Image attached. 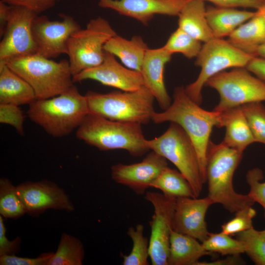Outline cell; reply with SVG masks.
Returning a JSON list of instances; mask_svg holds the SVG:
<instances>
[{
  "label": "cell",
  "instance_id": "obj_27",
  "mask_svg": "<svg viewBox=\"0 0 265 265\" xmlns=\"http://www.w3.org/2000/svg\"><path fill=\"white\" fill-rule=\"evenodd\" d=\"M151 187L160 190L163 194L172 198H196L190 184L184 176L168 166L153 181Z\"/></svg>",
  "mask_w": 265,
  "mask_h": 265
},
{
  "label": "cell",
  "instance_id": "obj_41",
  "mask_svg": "<svg viewBox=\"0 0 265 265\" xmlns=\"http://www.w3.org/2000/svg\"><path fill=\"white\" fill-rule=\"evenodd\" d=\"M208 1L216 6L222 7H244L258 9L265 3V0H203Z\"/></svg>",
  "mask_w": 265,
  "mask_h": 265
},
{
  "label": "cell",
  "instance_id": "obj_14",
  "mask_svg": "<svg viewBox=\"0 0 265 265\" xmlns=\"http://www.w3.org/2000/svg\"><path fill=\"white\" fill-rule=\"evenodd\" d=\"M26 213L38 215L48 209L74 210V206L64 190L48 180L26 181L16 186Z\"/></svg>",
  "mask_w": 265,
  "mask_h": 265
},
{
  "label": "cell",
  "instance_id": "obj_4",
  "mask_svg": "<svg viewBox=\"0 0 265 265\" xmlns=\"http://www.w3.org/2000/svg\"><path fill=\"white\" fill-rule=\"evenodd\" d=\"M141 125L89 113L77 129L76 136L100 150H124L132 157H139L150 150Z\"/></svg>",
  "mask_w": 265,
  "mask_h": 265
},
{
  "label": "cell",
  "instance_id": "obj_17",
  "mask_svg": "<svg viewBox=\"0 0 265 265\" xmlns=\"http://www.w3.org/2000/svg\"><path fill=\"white\" fill-rule=\"evenodd\" d=\"M212 205V202L207 196L200 199L177 198L173 217V230L203 242L210 234L205 217L209 208Z\"/></svg>",
  "mask_w": 265,
  "mask_h": 265
},
{
  "label": "cell",
  "instance_id": "obj_43",
  "mask_svg": "<svg viewBox=\"0 0 265 265\" xmlns=\"http://www.w3.org/2000/svg\"><path fill=\"white\" fill-rule=\"evenodd\" d=\"M244 262L239 255L229 256L225 259H219L212 262H198L196 265H242Z\"/></svg>",
  "mask_w": 265,
  "mask_h": 265
},
{
  "label": "cell",
  "instance_id": "obj_11",
  "mask_svg": "<svg viewBox=\"0 0 265 265\" xmlns=\"http://www.w3.org/2000/svg\"><path fill=\"white\" fill-rule=\"evenodd\" d=\"M145 198L154 208V213L149 222V254L151 263L153 265H168L176 199L153 191L146 192Z\"/></svg>",
  "mask_w": 265,
  "mask_h": 265
},
{
  "label": "cell",
  "instance_id": "obj_33",
  "mask_svg": "<svg viewBox=\"0 0 265 265\" xmlns=\"http://www.w3.org/2000/svg\"><path fill=\"white\" fill-rule=\"evenodd\" d=\"M244 253L257 265H265V238L253 227L237 234Z\"/></svg>",
  "mask_w": 265,
  "mask_h": 265
},
{
  "label": "cell",
  "instance_id": "obj_8",
  "mask_svg": "<svg viewBox=\"0 0 265 265\" xmlns=\"http://www.w3.org/2000/svg\"><path fill=\"white\" fill-rule=\"evenodd\" d=\"M254 56L239 50L223 38H213L204 43L195 62L201 68V71L196 80L185 87L187 94L200 105L202 88L211 77L227 68H245Z\"/></svg>",
  "mask_w": 265,
  "mask_h": 265
},
{
  "label": "cell",
  "instance_id": "obj_10",
  "mask_svg": "<svg viewBox=\"0 0 265 265\" xmlns=\"http://www.w3.org/2000/svg\"><path fill=\"white\" fill-rule=\"evenodd\" d=\"M206 85L216 90L220 100L213 110L222 112L230 109L265 101V83L245 68L222 71L211 77Z\"/></svg>",
  "mask_w": 265,
  "mask_h": 265
},
{
  "label": "cell",
  "instance_id": "obj_38",
  "mask_svg": "<svg viewBox=\"0 0 265 265\" xmlns=\"http://www.w3.org/2000/svg\"><path fill=\"white\" fill-rule=\"evenodd\" d=\"M53 252L42 253L36 258L20 257L14 255L0 256V265H47Z\"/></svg>",
  "mask_w": 265,
  "mask_h": 265
},
{
  "label": "cell",
  "instance_id": "obj_34",
  "mask_svg": "<svg viewBox=\"0 0 265 265\" xmlns=\"http://www.w3.org/2000/svg\"><path fill=\"white\" fill-rule=\"evenodd\" d=\"M255 142L265 145V106L261 102L241 106Z\"/></svg>",
  "mask_w": 265,
  "mask_h": 265
},
{
  "label": "cell",
  "instance_id": "obj_12",
  "mask_svg": "<svg viewBox=\"0 0 265 265\" xmlns=\"http://www.w3.org/2000/svg\"><path fill=\"white\" fill-rule=\"evenodd\" d=\"M37 15L27 8L11 5L0 42V63L12 58L36 53L32 25Z\"/></svg>",
  "mask_w": 265,
  "mask_h": 265
},
{
  "label": "cell",
  "instance_id": "obj_23",
  "mask_svg": "<svg viewBox=\"0 0 265 265\" xmlns=\"http://www.w3.org/2000/svg\"><path fill=\"white\" fill-rule=\"evenodd\" d=\"M149 49L139 35L133 36L128 40L117 34L109 39L104 47L105 52L118 58L124 66L139 72Z\"/></svg>",
  "mask_w": 265,
  "mask_h": 265
},
{
  "label": "cell",
  "instance_id": "obj_21",
  "mask_svg": "<svg viewBox=\"0 0 265 265\" xmlns=\"http://www.w3.org/2000/svg\"><path fill=\"white\" fill-rule=\"evenodd\" d=\"M265 2L255 15L237 28L228 41L239 50L256 56L258 48L265 43Z\"/></svg>",
  "mask_w": 265,
  "mask_h": 265
},
{
  "label": "cell",
  "instance_id": "obj_32",
  "mask_svg": "<svg viewBox=\"0 0 265 265\" xmlns=\"http://www.w3.org/2000/svg\"><path fill=\"white\" fill-rule=\"evenodd\" d=\"M202 244L208 252L219 253L222 255H239L244 253L241 242L232 238L222 232L219 233H211Z\"/></svg>",
  "mask_w": 265,
  "mask_h": 265
},
{
  "label": "cell",
  "instance_id": "obj_13",
  "mask_svg": "<svg viewBox=\"0 0 265 265\" xmlns=\"http://www.w3.org/2000/svg\"><path fill=\"white\" fill-rule=\"evenodd\" d=\"M61 20L52 21L45 15H37L32 25L36 53L48 58H56L68 53V43L71 35L81 29L72 16L60 13Z\"/></svg>",
  "mask_w": 265,
  "mask_h": 265
},
{
  "label": "cell",
  "instance_id": "obj_5",
  "mask_svg": "<svg viewBox=\"0 0 265 265\" xmlns=\"http://www.w3.org/2000/svg\"><path fill=\"white\" fill-rule=\"evenodd\" d=\"M24 79L33 88L36 99L52 98L73 84L69 60L58 62L37 53L12 58L3 63Z\"/></svg>",
  "mask_w": 265,
  "mask_h": 265
},
{
  "label": "cell",
  "instance_id": "obj_25",
  "mask_svg": "<svg viewBox=\"0 0 265 265\" xmlns=\"http://www.w3.org/2000/svg\"><path fill=\"white\" fill-rule=\"evenodd\" d=\"M256 13V11L239 10L234 7L209 6L206 7V18L213 37L229 36L237 28Z\"/></svg>",
  "mask_w": 265,
  "mask_h": 265
},
{
  "label": "cell",
  "instance_id": "obj_2",
  "mask_svg": "<svg viewBox=\"0 0 265 265\" xmlns=\"http://www.w3.org/2000/svg\"><path fill=\"white\" fill-rule=\"evenodd\" d=\"M242 156L243 152L229 147L222 142L219 144L209 142L206 168L207 197L213 204H219L231 213L255 204L247 194L238 193L233 187L234 174Z\"/></svg>",
  "mask_w": 265,
  "mask_h": 265
},
{
  "label": "cell",
  "instance_id": "obj_20",
  "mask_svg": "<svg viewBox=\"0 0 265 265\" xmlns=\"http://www.w3.org/2000/svg\"><path fill=\"white\" fill-rule=\"evenodd\" d=\"M220 113L218 128L225 127L226 129L222 142L229 147L243 153L249 145L255 141L241 106Z\"/></svg>",
  "mask_w": 265,
  "mask_h": 265
},
{
  "label": "cell",
  "instance_id": "obj_19",
  "mask_svg": "<svg viewBox=\"0 0 265 265\" xmlns=\"http://www.w3.org/2000/svg\"><path fill=\"white\" fill-rule=\"evenodd\" d=\"M172 55L163 46L149 48L145 54L140 71L144 86L150 90L163 110L172 103L164 80L165 66L170 61Z\"/></svg>",
  "mask_w": 265,
  "mask_h": 265
},
{
  "label": "cell",
  "instance_id": "obj_3",
  "mask_svg": "<svg viewBox=\"0 0 265 265\" xmlns=\"http://www.w3.org/2000/svg\"><path fill=\"white\" fill-rule=\"evenodd\" d=\"M27 114L48 134L58 138L77 129L89 114V108L85 95L73 85L57 96L36 99L29 105Z\"/></svg>",
  "mask_w": 265,
  "mask_h": 265
},
{
  "label": "cell",
  "instance_id": "obj_24",
  "mask_svg": "<svg viewBox=\"0 0 265 265\" xmlns=\"http://www.w3.org/2000/svg\"><path fill=\"white\" fill-rule=\"evenodd\" d=\"M178 27L193 38L206 43L214 38L206 18L203 0H188L178 16Z\"/></svg>",
  "mask_w": 265,
  "mask_h": 265
},
{
  "label": "cell",
  "instance_id": "obj_7",
  "mask_svg": "<svg viewBox=\"0 0 265 265\" xmlns=\"http://www.w3.org/2000/svg\"><path fill=\"white\" fill-rule=\"evenodd\" d=\"M150 150L159 154L176 166L190 184L195 197L200 195L204 184L198 156L194 145L184 130L170 122L161 135L146 139Z\"/></svg>",
  "mask_w": 265,
  "mask_h": 265
},
{
  "label": "cell",
  "instance_id": "obj_31",
  "mask_svg": "<svg viewBox=\"0 0 265 265\" xmlns=\"http://www.w3.org/2000/svg\"><path fill=\"white\" fill-rule=\"evenodd\" d=\"M201 43L178 27L171 34L163 47L172 54L181 53L191 59L196 57L199 54L202 47Z\"/></svg>",
  "mask_w": 265,
  "mask_h": 265
},
{
  "label": "cell",
  "instance_id": "obj_44",
  "mask_svg": "<svg viewBox=\"0 0 265 265\" xmlns=\"http://www.w3.org/2000/svg\"><path fill=\"white\" fill-rule=\"evenodd\" d=\"M10 7V5L0 0V35L1 37L5 29Z\"/></svg>",
  "mask_w": 265,
  "mask_h": 265
},
{
  "label": "cell",
  "instance_id": "obj_15",
  "mask_svg": "<svg viewBox=\"0 0 265 265\" xmlns=\"http://www.w3.org/2000/svg\"><path fill=\"white\" fill-rule=\"evenodd\" d=\"M167 166L165 158L152 151L140 162L113 165L111 177L115 183L129 187L137 195H142Z\"/></svg>",
  "mask_w": 265,
  "mask_h": 265
},
{
  "label": "cell",
  "instance_id": "obj_22",
  "mask_svg": "<svg viewBox=\"0 0 265 265\" xmlns=\"http://www.w3.org/2000/svg\"><path fill=\"white\" fill-rule=\"evenodd\" d=\"M36 100L31 86L6 64L0 63V104L19 106Z\"/></svg>",
  "mask_w": 265,
  "mask_h": 265
},
{
  "label": "cell",
  "instance_id": "obj_1",
  "mask_svg": "<svg viewBox=\"0 0 265 265\" xmlns=\"http://www.w3.org/2000/svg\"><path fill=\"white\" fill-rule=\"evenodd\" d=\"M171 105L161 112H155L152 121L156 124L166 122L179 125L192 141L199 160L204 183L206 182L207 149L214 127L218 128L221 113L201 108L187 94L183 86L176 87Z\"/></svg>",
  "mask_w": 265,
  "mask_h": 265
},
{
  "label": "cell",
  "instance_id": "obj_6",
  "mask_svg": "<svg viewBox=\"0 0 265 265\" xmlns=\"http://www.w3.org/2000/svg\"><path fill=\"white\" fill-rule=\"evenodd\" d=\"M85 95L89 113L113 121L147 124L155 112V97L145 86L131 91L100 93L88 91Z\"/></svg>",
  "mask_w": 265,
  "mask_h": 265
},
{
  "label": "cell",
  "instance_id": "obj_37",
  "mask_svg": "<svg viewBox=\"0 0 265 265\" xmlns=\"http://www.w3.org/2000/svg\"><path fill=\"white\" fill-rule=\"evenodd\" d=\"M25 116L19 106L10 104H0V122L14 127L17 132L24 134Z\"/></svg>",
  "mask_w": 265,
  "mask_h": 265
},
{
  "label": "cell",
  "instance_id": "obj_16",
  "mask_svg": "<svg viewBox=\"0 0 265 265\" xmlns=\"http://www.w3.org/2000/svg\"><path fill=\"white\" fill-rule=\"evenodd\" d=\"M87 80L125 91L136 90L144 86L140 72L121 65L114 55L106 52L104 59L100 65L73 77L74 82Z\"/></svg>",
  "mask_w": 265,
  "mask_h": 265
},
{
  "label": "cell",
  "instance_id": "obj_29",
  "mask_svg": "<svg viewBox=\"0 0 265 265\" xmlns=\"http://www.w3.org/2000/svg\"><path fill=\"white\" fill-rule=\"evenodd\" d=\"M144 226L138 224L130 227L127 235L132 243V250L128 255H123V265H148L149 254V239L144 235Z\"/></svg>",
  "mask_w": 265,
  "mask_h": 265
},
{
  "label": "cell",
  "instance_id": "obj_18",
  "mask_svg": "<svg viewBox=\"0 0 265 265\" xmlns=\"http://www.w3.org/2000/svg\"><path fill=\"white\" fill-rule=\"evenodd\" d=\"M188 0H99L100 7L113 10L148 26L156 15L178 16Z\"/></svg>",
  "mask_w": 265,
  "mask_h": 265
},
{
  "label": "cell",
  "instance_id": "obj_35",
  "mask_svg": "<svg viewBox=\"0 0 265 265\" xmlns=\"http://www.w3.org/2000/svg\"><path fill=\"white\" fill-rule=\"evenodd\" d=\"M256 215L252 206L242 209L235 213V216L221 226V232L229 236L237 234L253 227V219Z\"/></svg>",
  "mask_w": 265,
  "mask_h": 265
},
{
  "label": "cell",
  "instance_id": "obj_30",
  "mask_svg": "<svg viewBox=\"0 0 265 265\" xmlns=\"http://www.w3.org/2000/svg\"><path fill=\"white\" fill-rule=\"evenodd\" d=\"M26 213L15 186L8 179H0V214L7 218L16 219Z\"/></svg>",
  "mask_w": 265,
  "mask_h": 265
},
{
  "label": "cell",
  "instance_id": "obj_36",
  "mask_svg": "<svg viewBox=\"0 0 265 265\" xmlns=\"http://www.w3.org/2000/svg\"><path fill=\"white\" fill-rule=\"evenodd\" d=\"M263 178V172L259 168L249 170L246 175V182L250 188L247 195L255 203L262 206L265 218V182H262Z\"/></svg>",
  "mask_w": 265,
  "mask_h": 265
},
{
  "label": "cell",
  "instance_id": "obj_47",
  "mask_svg": "<svg viewBox=\"0 0 265 265\" xmlns=\"http://www.w3.org/2000/svg\"></svg>",
  "mask_w": 265,
  "mask_h": 265
},
{
  "label": "cell",
  "instance_id": "obj_45",
  "mask_svg": "<svg viewBox=\"0 0 265 265\" xmlns=\"http://www.w3.org/2000/svg\"><path fill=\"white\" fill-rule=\"evenodd\" d=\"M256 56L265 58V43L258 48L256 53Z\"/></svg>",
  "mask_w": 265,
  "mask_h": 265
},
{
  "label": "cell",
  "instance_id": "obj_42",
  "mask_svg": "<svg viewBox=\"0 0 265 265\" xmlns=\"http://www.w3.org/2000/svg\"><path fill=\"white\" fill-rule=\"evenodd\" d=\"M245 68L265 83V58L258 56L253 57Z\"/></svg>",
  "mask_w": 265,
  "mask_h": 265
},
{
  "label": "cell",
  "instance_id": "obj_26",
  "mask_svg": "<svg viewBox=\"0 0 265 265\" xmlns=\"http://www.w3.org/2000/svg\"><path fill=\"white\" fill-rule=\"evenodd\" d=\"M213 254L207 251L196 238L172 231L168 265H196L202 257Z\"/></svg>",
  "mask_w": 265,
  "mask_h": 265
},
{
  "label": "cell",
  "instance_id": "obj_9",
  "mask_svg": "<svg viewBox=\"0 0 265 265\" xmlns=\"http://www.w3.org/2000/svg\"><path fill=\"white\" fill-rule=\"evenodd\" d=\"M116 35L108 21L102 17L90 20L85 28L73 33L67 54L73 77L100 65L105 56V45Z\"/></svg>",
  "mask_w": 265,
  "mask_h": 265
},
{
  "label": "cell",
  "instance_id": "obj_46",
  "mask_svg": "<svg viewBox=\"0 0 265 265\" xmlns=\"http://www.w3.org/2000/svg\"><path fill=\"white\" fill-rule=\"evenodd\" d=\"M260 233L265 238V230L259 231Z\"/></svg>",
  "mask_w": 265,
  "mask_h": 265
},
{
  "label": "cell",
  "instance_id": "obj_39",
  "mask_svg": "<svg viewBox=\"0 0 265 265\" xmlns=\"http://www.w3.org/2000/svg\"><path fill=\"white\" fill-rule=\"evenodd\" d=\"M9 5L27 8L37 14L53 7L60 0H0Z\"/></svg>",
  "mask_w": 265,
  "mask_h": 265
},
{
  "label": "cell",
  "instance_id": "obj_28",
  "mask_svg": "<svg viewBox=\"0 0 265 265\" xmlns=\"http://www.w3.org/2000/svg\"><path fill=\"white\" fill-rule=\"evenodd\" d=\"M82 243L78 238L63 233L57 249L47 265H82L84 258Z\"/></svg>",
  "mask_w": 265,
  "mask_h": 265
},
{
  "label": "cell",
  "instance_id": "obj_40",
  "mask_svg": "<svg viewBox=\"0 0 265 265\" xmlns=\"http://www.w3.org/2000/svg\"><path fill=\"white\" fill-rule=\"evenodd\" d=\"M6 228L5 227L3 217L0 216V256L14 255L17 254L20 250L21 239L16 237L13 240H9L6 236Z\"/></svg>",
  "mask_w": 265,
  "mask_h": 265
}]
</instances>
